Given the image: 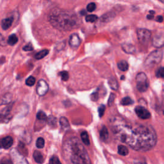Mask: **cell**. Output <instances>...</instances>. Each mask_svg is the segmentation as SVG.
Returning <instances> with one entry per match:
<instances>
[{"mask_svg": "<svg viewBox=\"0 0 164 164\" xmlns=\"http://www.w3.org/2000/svg\"><path fill=\"white\" fill-rule=\"evenodd\" d=\"M98 19V16L96 15H88L86 16L85 17V20L87 22H95L96 21H97Z\"/></svg>", "mask_w": 164, "mask_h": 164, "instance_id": "4316f807", "label": "cell"}, {"mask_svg": "<svg viewBox=\"0 0 164 164\" xmlns=\"http://www.w3.org/2000/svg\"><path fill=\"white\" fill-rule=\"evenodd\" d=\"M115 99V95L114 94H111L110 95V97H109V99L108 101V104L110 107H111L112 105L113 104V102H114V100Z\"/></svg>", "mask_w": 164, "mask_h": 164, "instance_id": "e575fe53", "label": "cell"}, {"mask_svg": "<svg viewBox=\"0 0 164 164\" xmlns=\"http://www.w3.org/2000/svg\"><path fill=\"white\" fill-rule=\"evenodd\" d=\"M48 53H49L48 50H43L36 53V55H35V58H36L37 60H41L42 58H44L46 55H48Z\"/></svg>", "mask_w": 164, "mask_h": 164, "instance_id": "ffe728a7", "label": "cell"}, {"mask_svg": "<svg viewBox=\"0 0 164 164\" xmlns=\"http://www.w3.org/2000/svg\"><path fill=\"white\" fill-rule=\"evenodd\" d=\"M60 124L63 130H67V129L69 128V123L67 118H65V117H62V118L60 119Z\"/></svg>", "mask_w": 164, "mask_h": 164, "instance_id": "d6986e66", "label": "cell"}, {"mask_svg": "<svg viewBox=\"0 0 164 164\" xmlns=\"http://www.w3.org/2000/svg\"><path fill=\"white\" fill-rule=\"evenodd\" d=\"M118 67L122 71H126L128 69V64L126 60H121L118 63Z\"/></svg>", "mask_w": 164, "mask_h": 164, "instance_id": "7402d4cb", "label": "cell"}, {"mask_svg": "<svg viewBox=\"0 0 164 164\" xmlns=\"http://www.w3.org/2000/svg\"><path fill=\"white\" fill-rule=\"evenodd\" d=\"M163 57L162 50H156L151 53L145 60L144 65L147 67H152L160 62Z\"/></svg>", "mask_w": 164, "mask_h": 164, "instance_id": "277c9868", "label": "cell"}, {"mask_svg": "<svg viewBox=\"0 0 164 164\" xmlns=\"http://www.w3.org/2000/svg\"><path fill=\"white\" fill-rule=\"evenodd\" d=\"M137 88L140 92H146L149 88V81L144 73H139L136 77Z\"/></svg>", "mask_w": 164, "mask_h": 164, "instance_id": "5b68a950", "label": "cell"}, {"mask_svg": "<svg viewBox=\"0 0 164 164\" xmlns=\"http://www.w3.org/2000/svg\"><path fill=\"white\" fill-rule=\"evenodd\" d=\"M122 49L123 51L128 54H132L135 51V48L133 45L129 43H124L122 44Z\"/></svg>", "mask_w": 164, "mask_h": 164, "instance_id": "5bb4252c", "label": "cell"}, {"mask_svg": "<svg viewBox=\"0 0 164 164\" xmlns=\"http://www.w3.org/2000/svg\"><path fill=\"white\" fill-rule=\"evenodd\" d=\"M69 44L70 46L72 47V48H78L81 44V40L78 36V35H77L76 33L72 34L71 37H70Z\"/></svg>", "mask_w": 164, "mask_h": 164, "instance_id": "7c38bea8", "label": "cell"}, {"mask_svg": "<svg viewBox=\"0 0 164 164\" xmlns=\"http://www.w3.org/2000/svg\"><path fill=\"white\" fill-rule=\"evenodd\" d=\"M152 44L157 48H162L164 44L163 35L162 33L157 34L152 41Z\"/></svg>", "mask_w": 164, "mask_h": 164, "instance_id": "8fae6325", "label": "cell"}, {"mask_svg": "<svg viewBox=\"0 0 164 164\" xmlns=\"http://www.w3.org/2000/svg\"><path fill=\"white\" fill-rule=\"evenodd\" d=\"M14 143L13 138L10 136H7L2 139H0V148L7 149L12 146Z\"/></svg>", "mask_w": 164, "mask_h": 164, "instance_id": "30bf717a", "label": "cell"}, {"mask_svg": "<svg viewBox=\"0 0 164 164\" xmlns=\"http://www.w3.org/2000/svg\"><path fill=\"white\" fill-rule=\"evenodd\" d=\"M22 50L25 51H32L33 50V46L31 44H27V45H26L23 47Z\"/></svg>", "mask_w": 164, "mask_h": 164, "instance_id": "d590c367", "label": "cell"}, {"mask_svg": "<svg viewBox=\"0 0 164 164\" xmlns=\"http://www.w3.org/2000/svg\"><path fill=\"white\" fill-rule=\"evenodd\" d=\"M60 77H61V79L63 80V81H67L69 80V73L66 71H61L60 73Z\"/></svg>", "mask_w": 164, "mask_h": 164, "instance_id": "f546056e", "label": "cell"}, {"mask_svg": "<svg viewBox=\"0 0 164 164\" xmlns=\"http://www.w3.org/2000/svg\"><path fill=\"white\" fill-rule=\"evenodd\" d=\"M50 164H62V163L57 157L53 156L50 160Z\"/></svg>", "mask_w": 164, "mask_h": 164, "instance_id": "4dcf8cb0", "label": "cell"}, {"mask_svg": "<svg viewBox=\"0 0 164 164\" xmlns=\"http://www.w3.org/2000/svg\"><path fill=\"white\" fill-rule=\"evenodd\" d=\"M13 21H14L13 17H10L3 19L2 21V24H1L2 29L4 30H8L12 26V25Z\"/></svg>", "mask_w": 164, "mask_h": 164, "instance_id": "4fadbf2b", "label": "cell"}, {"mask_svg": "<svg viewBox=\"0 0 164 164\" xmlns=\"http://www.w3.org/2000/svg\"><path fill=\"white\" fill-rule=\"evenodd\" d=\"M1 164H12L10 159L4 158L1 160Z\"/></svg>", "mask_w": 164, "mask_h": 164, "instance_id": "f35d334b", "label": "cell"}, {"mask_svg": "<svg viewBox=\"0 0 164 164\" xmlns=\"http://www.w3.org/2000/svg\"><path fill=\"white\" fill-rule=\"evenodd\" d=\"M133 101L130 97H125L121 101V104L124 106H127V105H131L133 103Z\"/></svg>", "mask_w": 164, "mask_h": 164, "instance_id": "cb8c5ba5", "label": "cell"}, {"mask_svg": "<svg viewBox=\"0 0 164 164\" xmlns=\"http://www.w3.org/2000/svg\"><path fill=\"white\" fill-rule=\"evenodd\" d=\"M45 145V141L44 139L42 137H39L37 138V142H36V146L39 149H42L44 147Z\"/></svg>", "mask_w": 164, "mask_h": 164, "instance_id": "d4e9b609", "label": "cell"}, {"mask_svg": "<svg viewBox=\"0 0 164 164\" xmlns=\"http://www.w3.org/2000/svg\"><path fill=\"white\" fill-rule=\"evenodd\" d=\"M80 14H81L82 16H85V15H86V11H85L84 10H82V11L81 12H80Z\"/></svg>", "mask_w": 164, "mask_h": 164, "instance_id": "7bdbcfd3", "label": "cell"}, {"mask_svg": "<svg viewBox=\"0 0 164 164\" xmlns=\"http://www.w3.org/2000/svg\"><path fill=\"white\" fill-rule=\"evenodd\" d=\"M115 137L132 149L146 152L153 149L157 142V135L149 125L128 123L120 117H115L110 123Z\"/></svg>", "mask_w": 164, "mask_h": 164, "instance_id": "6da1fadb", "label": "cell"}, {"mask_svg": "<svg viewBox=\"0 0 164 164\" xmlns=\"http://www.w3.org/2000/svg\"><path fill=\"white\" fill-rule=\"evenodd\" d=\"M118 153L121 156H126L128 155L129 151L127 147L123 145H119L118 147Z\"/></svg>", "mask_w": 164, "mask_h": 164, "instance_id": "ac0fdd59", "label": "cell"}, {"mask_svg": "<svg viewBox=\"0 0 164 164\" xmlns=\"http://www.w3.org/2000/svg\"><path fill=\"white\" fill-rule=\"evenodd\" d=\"M37 119L40 120V121H46L47 119V116L46 115V113L42 112V111H39L37 113Z\"/></svg>", "mask_w": 164, "mask_h": 164, "instance_id": "83f0119b", "label": "cell"}, {"mask_svg": "<svg viewBox=\"0 0 164 164\" xmlns=\"http://www.w3.org/2000/svg\"><path fill=\"white\" fill-rule=\"evenodd\" d=\"M10 156L12 163L13 164H29L26 158L16 149L11 151Z\"/></svg>", "mask_w": 164, "mask_h": 164, "instance_id": "52a82bcc", "label": "cell"}, {"mask_svg": "<svg viewBox=\"0 0 164 164\" xmlns=\"http://www.w3.org/2000/svg\"><path fill=\"white\" fill-rule=\"evenodd\" d=\"M135 164H147V163L145 162H135Z\"/></svg>", "mask_w": 164, "mask_h": 164, "instance_id": "b9f144b4", "label": "cell"}, {"mask_svg": "<svg viewBox=\"0 0 164 164\" xmlns=\"http://www.w3.org/2000/svg\"><path fill=\"white\" fill-rule=\"evenodd\" d=\"M124 76H121V80H123V79H124Z\"/></svg>", "mask_w": 164, "mask_h": 164, "instance_id": "ee69618b", "label": "cell"}, {"mask_svg": "<svg viewBox=\"0 0 164 164\" xmlns=\"http://www.w3.org/2000/svg\"><path fill=\"white\" fill-rule=\"evenodd\" d=\"M7 45V42L5 41V37L2 36V34L0 33V46H5Z\"/></svg>", "mask_w": 164, "mask_h": 164, "instance_id": "8d00e7d4", "label": "cell"}, {"mask_svg": "<svg viewBox=\"0 0 164 164\" xmlns=\"http://www.w3.org/2000/svg\"><path fill=\"white\" fill-rule=\"evenodd\" d=\"M36 78H35L33 76H30L26 80V84L28 86L31 87L36 84Z\"/></svg>", "mask_w": 164, "mask_h": 164, "instance_id": "484cf974", "label": "cell"}, {"mask_svg": "<svg viewBox=\"0 0 164 164\" xmlns=\"http://www.w3.org/2000/svg\"><path fill=\"white\" fill-rule=\"evenodd\" d=\"M100 138L104 142L107 141L109 138V132L107 127L105 126H103L102 127L100 131Z\"/></svg>", "mask_w": 164, "mask_h": 164, "instance_id": "2e32d148", "label": "cell"}, {"mask_svg": "<svg viewBox=\"0 0 164 164\" xmlns=\"http://www.w3.org/2000/svg\"><path fill=\"white\" fill-rule=\"evenodd\" d=\"M163 20V18L162 16H158L156 19V21L159 22H162Z\"/></svg>", "mask_w": 164, "mask_h": 164, "instance_id": "60d3db41", "label": "cell"}, {"mask_svg": "<svg viewBox=\"0 0 164 164\" xmlns=\"http://www.w3.org/2000/svg\"><path fill=\"white\" fill-rule=\"evenodd\" d=\"M137 115L142 119H147L151 117L150 112L144 107L142 106H137L135 109Z\"/></svg>", "mask_w": 164, "mask_h": 164, "instance_id": "9c48e42d", "label": "cell"}, {"mask_svg": "<svg viewBox=\"0 0 164 164\" xmlns=\"http://www.w3.org/2000/svg\"><path fill=\"white\" fill-rule=\"evenodd\" d=\"M105 106L104 104H101V106L99 107L98 109V112H99V118H102L104 115V113L105 112Z\"/></svg>", "mask_w": 164, "mask_h": 164, "instance_id": "d6a6232c", "label": "cell"}, {"mask_svg": "<svg viewBox=\"0 0 164 164\" xmlns=\"http://www.w3.org/2000/svg\"><path fill=\"white\" fill-rule=\"evenodd\" d=\"M91 97V99L92 101H97L98 99V92H94L90 96Z\"/></svg>", "mask_w": 164, "mask_h": 164, "instance_id": "74e56055", "label": "cell"}, {"mask_svg": "<svg viewBox=\"0 0 164 164\" xmlns=\"http://www.w3.org/2000/svg\"><path fill=\"white\" fill-rule=\"evenodd\" d=\"M151 32L144 28H140L137 30V37L138 41L143 45H146L151 38Z\"/></svg>", "mask_w": 164, "mask_h": 164, "instance_id": "8992f818", "label": "cell"}, {"mask_svg": "<svg viewBox=\"0 0 164 164\" xmlns=\"http://www.w3.org/2000/svg\"><path fill=\"white\" fill-rule=\"evenodd\" d=\"M96 8V5L94 3H90L88 4L87 6V10L89 12H94Z\"/></svg>", "mask_w": 164, "mask_h": 164, "instance_id": "f1b7e54d", "label": "cell"}, {"mask_svg": "<svg viewBox=\"0 0 164 164\" xmlns=\"http://www.w3.org/2000/svg\"><path fill=\"white\" fill-rule=\"evenodd\" d=\"M65 158L71 164H91L85 148L76 137L67 140L63 146Z\"/></svg>", "mask_w": 164, "mask_h": 164, "instance_id": "3957f363", "label": "cell"}, {"mask_svg": "<svg viewBox=\"0 0 164 164\" xmlns=\"http://www.w3.org/2000/svg\"><path fill=\"white\" fill-rule=\"evenodd\" d=\"M48 124H49L50 126H56V120L55 117H53V116H50V118L48 119Z\"/></svg>", "mask_w": 164, "mask_h": 164, "instance_id": "1f68e13d", "label": "cell"}, {"mask_svg": "<svg viewBox=\"0 0 164 164\" xmlns=\"http://www.w3.org/2000/svg\"><path fill=\"white\" fill-rule=\"evenodd\" d=\"M150 14L147 15V19H153L154 18V14H155V12L153 11V10H150Z\"/></svg>", "mask_w": 164, "mask_h": 164, "instance_id": "ab89813d", "label": "cell"}, {"mask_svg": "<svg viewBox=\"0 0 164 164\" xmlns=\"http://www.w3.org/2000/svg\"><path fill=\"white\" fill-rule=\"evenodd\" d=\"M156 76L157 78H163V68L162 67H160L157 71L156 73Z\"/></svg>", "mask_w": 164, "mask_h": 164, "instance_id": "836d02e7", "label": "cell"}, {"mask_svg": "<svg viewBox=\"0 0 164 164\" xmlns=\"http://www.w3.org/2000/svg\"><path fill=\"white\" fill-rule=\"evenodd\" d=\"M18 41V38L16 36V35L15 34H12L9 36L8 41H7V43L10 45V46H14L15 45Z\"/></svg>", "mask_w": 164, "mask_h": 164, "instance_id": "603a6c76", "label": "cell"}, {"mask_svg": "<svg viewBox=\"0 0 164 164\" xmlns=\"http://www.w3.org/2000/svg\"><path fill=\"white\" fill-rule=\"evenodd\" d=\"M109 84L112 89L113 90H118L119 88V85L118 81L114 78H110L109 79Z\"/></svg>", "mask_w": 164, "mask_h": 164, "instance_id": "e0dca14e", "label": "cell"}, {"mask_svg": "<svg viewBox=\"0 0 164 164\" xmlns=\"http://www.w3.org/2000/svg\"><path fill=\"white\" fill-rule=\"evenodd\" d=\"M48 90H49V85L48 83H47V82L44 80H39L36 88L37 94L40 96H43L46 94Z\"/></svg>", "mask_w": 164, "mask_h": 164, "instance_id": "ba28073f", "label": "cell"}, {"mask_svg": "<svg viewBox=\"0 0 164 164\" xmlns=\"http://www.w3.org/2000/svg\"><path fill=\"white\" fill-rule=\"evenodd\" d=\"M81 138L82 142H83L86 146H89L90 145V140L89 138V135L87 132L84 131L83 132H81Z\"/></svg>", "mask_w": 164, "mask_h": 164, "instance_id": "44dd1931", "label": "cell"}, {"mask_svg": "<svg viewBox=\"0 0 164 164\" xmlns=\"http://www.w3.org/2000/svg\"><path fill=\"white\" fill-rule=\"evenodd\" d=\"M33 157L34 160L36 161V162H37V163L41 164L44 161V158L43 155L39 151H35L33 155Z\"/></svg>", "mask_w": 164, "mask_h": 164, "instance_id": "9a60e30c", "label": "cell"}, {"mask_svg": "<svg viewBox=\"0 0 164 164\" xmlns=\"http://www.w3.org/2000/svg\"><path fill=\"white\" fill-rule=\"evenodd\" d=\"M49 21L56 29L63 31H70L79 27L81 21L73 12L63 10L55 8L49 14Z\"/></svg>", "mask_w": 164, "mask_h": 164, "instance_id": "7a4b0ae2", "label": "cell"}]
</instances>
